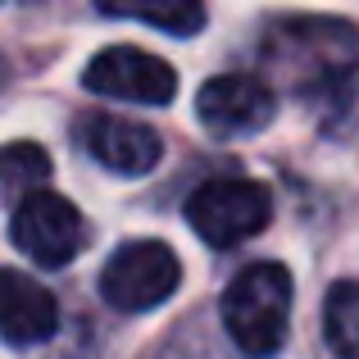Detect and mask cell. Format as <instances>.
<instances>
[{
  "label": "cell",
  "instance_id": "obj_9",
  "mask_svg": "<svg viewBox=\"0 0 359 359\" xmlns=\"http://www.w3.org/2000/svg\"><path fill=\"white\" fill-rule=\"evenodd\" d=\"M0 323H5V337L14 346H32V341H50L55 327H60V305L55 296L41 287L36 278L18 269L0 273Z\"/></svg>",
  "mask_w": 359,
  "mask_h": 359
},
{
  "label": "cell",
  "instance_id": "obj_6",
  "mask_svg": "<svg viewBox=\"0 0 359 359\" xmlns=\"http://www.w3.org/2000/svg\"><path fill=\"white\" fill-rule=\"evenodd\" d=\"M87 91L109 100H132V105H168L177 96V73L159 55H146L137 46H109L82 73Z\"/></svg>",
  "mask_w": 359,
  "mask_h": 359
},
{
  "label": "cell",
  "instance_id": "obj_4",
  "mask_svg": "<svg viewBox=\"0 0 359 359\" xmlns=\"http://www.w3.org/2000/svg\"><path fill=\"white\" fill-rule=\"evenodd\" d=\"M177 282H182V264H177L173 245L128 241L109 255L105 273H100V296L123 314H146V309L164 305L173 296Z\"/></svg>",
  "mask_w": 359,
  "mask_h": 359
},
{
  "label": "cell",
  "instance_id": "obj_5",
  "mask_svg": "<svg viewBox=\"0 0 359 359\" xmlns=\"http://www.w3.org/2000/svg\"><path fill=\"white\" fill-rule=\"evenodd\" d=\"M9 241L27 255V259L46 264V269H60L73 255L87 245V228H82V214L64 201L60 191H32L27 201L14 205L9 214Z\"/></svg>",
  "mask_w": 359,
  "mask_h": 359
},
{
  "label": "cell",
  "instance_id": "obj_1",
  "mask_svg": "<svg viewBox=\"0 0 359 359\" xmlns=\"http://www.w3.org/2000/svg\"><path fill=\"white\" fill-rule=\"evenodd\" d=\"M259 60L278 87L296 96H323L359 69V27L332 14L273 18L259 36Z\"/></svg>",
  "mask_w": 359,
  "mask_h": 359
},
{
  "label": "cell",
  "instance_id": "obj_12",
  "mask_svg": "<svg viewBox=\"0 0 359 359\" xmlns=\"http://www.w3.org/2000/svg\"><path fill=\"white\" fill-rule=\"evenodd\" d=\"M46 173H50V159H46L41 146H32V141H9L5 146V168H0V177H5V191L9 201H27L32 191H41Z\"/></svg>",
  "mask_w": 359,
  "mask_h": 359
},
{
  "label": "cell",
  "instance_id": "obj_10",
  "mask_svg": "<svg viewBox=\"0 0 359 359\" xmlns=\"http://www.w3.org/2000/svg\"><path fill=\"white\" fill-rule=\"evenodd\" d=\"M100 14L114 18H141L173 36H196L205 27V0H96Z\"/></svg>",
  "mask_w": 359,
  "mask_h": 359
},
{
  "label": "cell",
  "instance_id": "obj_11",
  "mask_svg": "<svg viewBox=\"0 0 359 359\" xmlns=\"http://www.w3.org/2000/svg\"><path fill=\"white\" fill-rule=\"evenodd\" d=\"M323 337L337 359H359V282H337L327 291Z\"/></svg>",
  "mask_w": 359,
  "mask_h": 359
},
{
  "label": "cell",
  "instance_id": "obj_8",
  "mask_svg": "<svg viewBox=\"0 0 359 359\" xmlns=\"http://www.w3.org/2000/svg\"><path fill=\"white\" fill-rule=\"evenodd\" d=\"M82 146L96 164H105L118 177H146L159 164V132L123 114H91L82 123Z\"/></svg>",
  "mask_w": 359,
  "mask_h": 359
},
{
  "label": "cell",
  "instance_id": "obj_7",
  "mask_svg": "<svg viewBox=\"0 0 359 359\" xmlns=\"http://www.w3.org/2000/svg\"><path fill=\"white\" fill-rule=\"evenodd\" d=\"M196 114L214 137H245L269 128L273 118V87L250 73H223L196 91Z\"/></svg>",
  "mask_w": 359,
  "mask_h": 359
},
{
  "label": "cell",
  "instance_id": "obj_3",
  "mask_svg": "<svg viewBox=\"0 0 359 359\" xmlns=\"http://www.w3.org/2000/svg\"><path fill=\"white\" fill-rule=\"evenodd\" d=\"M269 214H273L269 187L250 182V177H214V182L196 187L187 201V223L201 232V241L219 245V250L264 232Z\"/></svg>",
  "mask_w": 359,
  "mask_h": 359
},
{
  "label": "cell",
  "instance_id": "obj_2",
  "mask_svg": "<svg viewBox=\"0 0 359 359\" xmlns=\"http://www.w3.org/2000/svg\"><path fill=\"white\" fill-rule=\"evenodd\" d=\"M291 323V273L282 264H250L223 291V327L245 355H278Z\"/></svg>",
  "mask_w": 359,
  "mask_h": 359
}]
</instances>
